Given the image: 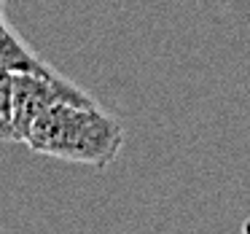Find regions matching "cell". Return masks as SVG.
I'll use <instances>...</instances> for the list:
<instances>
[{"instance_id":"cell-4","label":"cell","mask_w":250,"mask_h":234,"mask_svg":"<svg viewBox=\"0 0 250 234\" xmlns=\"http://www.w3.org/2000/svg\"><path fill=\"white\" fill-rule=\"evenodd\" d=\"M0 143H19L14 127V70L0 67Z\"/></svg>"},{"instance_id":"cell-5","label":"cell","mask_w":250,"mask_h":234,"mask_svg":"<svg viewBox=\"0 0 250 234\" xmlns=\"http://www.w3.org/2000/svg\"><path fill=\"white\" fill-rule=\"evenodd\" d=\"M0 11H3V0H0Z\"/></svg>"},{"instance_id":"cell-3","label":"cell","mask_w":250,"mask_h":234,"mask_svg":"<svg viewBox=\"0 0 250 234\" xmlns=\"http://www.w3.org/2000/svg\"><path fill=\"white\" fill-rule=\"evenodd\" d=\"M0 67H8L14 73H41V76H57V70L46 60H41L3 19L0 11Z\"/></svg>"},{"instance_id":"cell-2","label":"cell","mask_w":250,"mask_h":234,"mask_svg":"<svg viewBox=\"0 0 250 234\" xmlns=\"http://www.w3.org/2000/svg\"><path fill=\"white\" fill-rule=\"evenodd\" d=\"M57 103L94 105V100L62 73L57 76L14 73V127H17L19 143L27 140V132L35 124V119Z\"/></svg>"},{"instance_id":"cell-1","label":"cell","mask_w":250,"mask_h":234,"mask_svg":"<svg viewBox=\"0 0 250 234\" xmlns=\"http://www.w3.org/2000/svg\"><path fill=\"white\" fill-rule=\"evenodd\" d=\"M24 143L41 156L105 170L124 148V127L97 103H57L35 119Z\"/></svg>"},{"instance_id":"cell-6","label":"cell","mask_w":250,"mask_h":234,"mask_svg":"<svg viewBox=\"0 0 250 234\" xmlns=\"http://www.w3.org/2000/svg\"><path fill=\"white\" fill-rule=\"evenodd\" d=\"M0 234H3V232H0Z\"/></svg>"}]
</instances>
